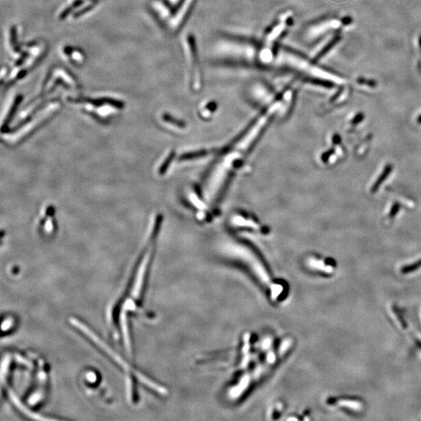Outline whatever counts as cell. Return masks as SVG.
<instances>
[{
    "mask_svg": "<svg viewBox=\"0 0 421 421\" xmlns=\"http://www.w3.org/2000/svg\"><path fill=\"white\" fill-rule=\"evenodd\" d=\"M193 1L194 0H184L183 1V3L181 4V6H180L178 10L176 12L175 14L173 15V17L169 19V28L173 31L178 29L179 27L182 24L184 19L186 18L187 14L189 12V9L191 8Z\"/></svg>",
    "mask_w": 421,
    "mask_h": 421,
    "instance_id": "5b68a950",
    "label": "cell"
},
{
    "mask_svg": "<svg viewBox=\"0 0 421 421\" xmlns=\"http://www.w3.org/2000/svg\"><path fill=\"white\" fill-rule=\"evenodd\" d=\"M185 49H186L187 57L188 59V64L191 73L192 85L195 90H199L201 86V72L199 70L198 63H197L194 40L191 35H188L185 41Z\"/></svg>",
    "mask_w": 421,
    "mask_h": 421,
    "instance_id": "277c9868",
    "label": "cell"
},
{
    "mask_svg": "<svg viewBox=\"0 0 421 421\" xmlns=\"http://www.w3.org/2000/svg\"><path fill=\"white\" fill-rule=\"evenodd\" d=\"M292 342V338H285L276 351L272 350L269 352L263 362L256 367L252 372L244 374L235 385L229 389L227 392L229 399L230 400H237L242 397L243 394L248 390L253 383L259 381L263 376L269 373V371L277 364L280 358H281L286 352L289 351Z\"/></svg>",
    "mask_w": 421,
    "mask_h": 421,
    "instance_id": "7a4b0ae2",
    "label": "cell"
},
{
    "mask_svg": "<svg viewBox=\"0 0 421 421\" xmlns=\"http://www.w3.org/2000/svg\"><path fill=\"white\" fill-rule=\"evenodd\" d=\"M166 1L171 2L172 4H175L179 2V0H166Z\"/></svg>",
    "mask_w": 421,
    "mask_h": 421,
    "instance_id": "7c38bea8",
    "label": "cell"
},
{
    "mask_svg": "<svg viewBox=\"0 0 421 421\" xmlns=\"http://www.w3.org/2000/svg\"><path fill=\"white\" fill-rule=\"evenodd\" d=\"M362 119H363V115H362V116H361V115H359V116H357V117H356L355 119H354V120H353V123H359V122L361 121V120H362Z\"/></svg>",
    "mask_w": 421,
    "mask_h": 421,
    "instance_id": "8fae6325",
    "label": "cell"
},
{
    "mask_svg": "<svg viewBox=\"0 0 421 421\" xmlns=\"http://www.w3.org/2000/svg\"><path fill=\"white\" fill-rule=\"evenodd\" d=\"M399 204H394L393 208H392V210H391V212H390V216H391V217H393V216H395V214L397 213V212H399Z\"/></svg>",
    "mask_w": 421,
    "mask_h": 421,
    "instance_id": "9c48e42d",
    "label": "cell"
},
{
    "mask_svg": "<svg viewBox=\"0 0 421 421\" xmlns=\"http://www.w3.org/2000/svg\"><path fill=\"white\" fill-rule=\"evenodd\" d=\"M291 15H292L291 12H286V13L281 15L278 24H276V26L271 31L270 33L267 35L265 46H264L263 49L261 51V55H260L261 61L264 63H269L273 59V54L272 52V46L274 44L276 39H278L281 33L285 31L287 26V23H288V20L291 17Z\"/></svg>",
    "mask_w": 421,
    "mask_h": 421,
    "instance_id": "3957f363",
    "label": "cell"
},
{
    "mask_svg": "<svg viewBox=\"0 0 421 421\" xmlns=\"http://www.w3.org/2000/svg\"><path fill=\"white\" fill-rule=\"evenodd\" d=\"M333 142L335 143H340V138L338 135H335L334 138H333Z\"/></svg>",
    "mask_w": 421,
    "mask_h": 421,
    "instance_id": "30bf717a",
    "label": "cell"
},
{
    "mask_svg": "<svg viewBox=\"0 0 421 421\" xmlns=\"http://www.w3.org/2000/svg\"><path fill=\"white\" fill-rule=\"evenodd\" d=\"M223 251L229 258L238 261L250 271L257 281L266 289L272 301H277L280 299L284 287L273 281L265 265L252 250L240 243H229L225 246Z\"/></svg>",
    "mask_w": 421,
    "mask_h": 421,
    "instance_id": "6da1fadb",
    "label": "cell"
},
{
    "mask_svg": "<svg viewBox=\"0 0 421 421\" xmlns=\"http://www.w3.org/2000/svg\"><path fill=\"white\" fill-rule=\"evenodd\" d=\"M418 123H421V116H420V117H419V118H418Z\"/></svg>",
    "mask_w": 421,
    "mask_h": 421,
    "instance_id": "4fadbf2b",
    "label": "cell"
},
{
    "mask_svg": "<svg viewBox=\"0 0 421 421\" xmlns=\"http://www.w3.org/2000/svg\"><path fill=\"white\" fill-rule=\"evenodd\" d=\"M392 166L391 165H388V166H385L384 170H383L382 173H381V175L379 176L378 178H377V181H375V183L374 184L373 187H372V193H375V192L377 191V189H379V187H381L382 183L384 182L385 180H386L387 177L389 176L390 173L392 172Z\"/></svg>",
    "mask_w": 421,
    "mask_h": 421,
    "instance_id": "52a82bcc",
    "label": "cell"
},
{
    "mask_svg": "<svg viewBox=\"0 0 421 421\" xmlns=\"http://www.w3.org/2000/svg\"><path fill=\"white\" fill-rule=\"evenodd\" d=\"M420 268H421V259L420 261H416V262L411 264V265L405 266L402 269V272H403V274H408L410 272H414V271L417 270V269H420Z\"/></svg>",
    "mask_w": 421,
    "mask_h": 421,
    "instance_id": "ba28073f",
    "label": "cell"
},
{
    "mask_svg": "<svg viewBox=\"0 0 421 421\" xmlns=\"http://www.w3.org/2000/svg\"><path fill=\"white\" fill-rule=\"evenodd\" d=\"M64 52L65 55H67V57L70 59V62L74 64H81L85 60L83 52H81V50L69 47V48H65Z\"/></svg>",
    "mask_w": 421,
    "mask_h": 421,
    "instance_id": "8992f818",
    "label": "cell"
}]
</instances>
